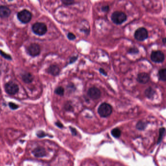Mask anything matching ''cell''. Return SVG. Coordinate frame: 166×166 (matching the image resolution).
<instances>
[{
	"instance_id": "cell-20",
	"label": "cell",
	"mask_w": 166,
	"mask_h": 166,
	"mask_svg": "<svg viewBox=\"0 0 166 166\" xmlns=\"http://www.w3.org/2000/svg\"><path fill=\"white\" fill-rule=\"evenodd\" d=\"M146 123L143 121H139L137 124V128L139 130H143L146 128Z\"/></svg>"
},
{
	"instance_id": "cell-16",
	"label": "cell",
	"mask_w": 166,
	"mask_h": 166,
	"mask_svg": "<svg viewBox=\"0 0 166 166\" xmlns=\"http://www.w3.org/2000/svg\"><path fill=\"white\" fill-rule=\"evenodd\" d=\"M159 79V80L166 82V69L165 68H162L159 70L158 72Z\"/></svg>"
},
{
	"instance_id": "cell-10",
	"label": "cell",
	"mask_w": 166,
	"mask_h": 166,
	"mask_svg": "<svg viewBox=\"0 0 166 166\" xmlns=\"http://www.w3.org/2000/svg\"><path fill=\"white\" fill-rule=\"evenodd\" d=\"M137 80L139 83L141 84H146L150 80V77L147 73H140L137 75Z\"/></svg>"
},
{
	"instance_id": "cell-4",
	"label": "cell",
	"mask_w": 166,
	"mask_h": 166,
	"mask_svg": "<svg viewBox=\"0 0 166 166\" xmlns=\"http://www.w3.org/2000/svg\"><path fill=\"white\" fill-rule=\"evenodd\" d=\"M134 37L137 40L142 42L146 40L148 38V32L144 27H140L135 31Z\"/></svg>"
},
{
	"instance_id": "cell-24",
	"label": "cell",
	"mask_w": 166,
	"mask_h": 166,
	"mask_svg": "<svg viewBox=\"0 0 166 166\" xmlns=\"http://www.w3.org/2000/svg\"><path fill=\"white\" fill-rule=\"evenodd\" d=\"M67 36L69 40H75V38H76V36H75V35L71 32L68 33Z\"/></svg>"
},
{
	"instance_id": "cell-11",
	"label": "cell",
	"mask_w": 166,
	"mask_h": 166,
	"mask_svg": "<svg viewBox=\"0 0 166 166\" xmlns=\"http://www.w3.org/2000/svg\"><path fill=\"white\" fill-rule=\"evenodd\" d=\"M34 156L37 157H43L46 155V151L45 148L42 147H38L35 148L32 151Z\"/></svg>"
},
{
	"instance_id": "cell-31",
	"label": "cell",
	"mask_w": 166,
	"mask_h": 166,
	"mask_svg": "<svg viewBox=\"0 0 166 166\" xmlns=\"http://www.w3.org/2000/svg\"><path fill=\"white\" fill-rule=\"evenodd\" d=\"M56 125H57L58 127H60V128H62L63 127V125L62 124V123L60 122H57L56 123Z\"/></svg>"
},
{
	"instance_id": "cell-14",
	"label": "cell",
	"mask_w": 166,
	"mask_h": 166,
	"mask_svg": "<svg viewBox=\"0 0 166 166\" xmlns=\"http://www.w3.org/2000/svg\"><path fill=\"white\" fill-rule=\"evenodd\" d=\"M155 94V90L152 87H149L147 88L145 91V95L148 99H154V96Z\"/></svg>"
},
{
	"instance_id": "cell-23",
	"label": "cell",
	"mask_w": 166,
	"mask_h": 166,
	"mask_svg": "<svg viewBox=\"0 0 166 166\" xmlns=\"http://www.w3.org/2000/svg\"><path fill=\"white\" fill-rule=\"evenodd\" d=\"M0 54L3 57L5 58L6 59H8V60H12V58H11V56L9 55H8V54H6V53H5V52H3L2 50H0Z\"/></svg>"
},
{
	"instance_id": "cell-15",
	"label": "cell",
	"mask_w": 166,
	"mask_h": 166,
	"mask_svg": "<svg viewBox=\"0 0 166 166\" xmlns=\"http://www.w3.org/2000/svg\"><path fill=\"white\" fill-rule=\"evenodd\" d=\"M22 79L25 83H30L32 82L34 78L32 74L29 73H26L22 75Z\"/></svg>"
},
{
	"instance_id": "cell-1",
	"label": "cell",
	"mask_w": 166,
	"mask_h": 166,
	"mask_svg": "<svg viewBox=\"0 0 166 166\" xmlns=\"http://www.w3.org/2000/svg\"><path fill=\"white\" fill-rule=\"evenodd\" d=\"M127 19L126 14L122 11H115L111 15V20L115 25H121L127 20Z\"/></svg>"
},
{
	"instance_id": "cell-3",
	"label": "cell",
	"mask_w": 166,
	"mask_h": 166,
	"mask_svg": "<svg viewBox=\"0 0 166 166\" xmlns=\"http://www.w3.org/2000/svg\"><path fill=\"white\" fill-rule=\"evenodd\" d=\"M32 31L37 35L43 36L45 35L47 31L46 25L43 23H36L33 25Z\"/></svg>"
},
{
	"instance_id": "cell-12",
	"label": "cell",
	"mask_w": 166,
	"mask_h": 166,
	"mask_svg": "<svg viewBox=\"0 0 166 166\" xmlns=\"http://www.w3.org/2000/svg\"><path fill=\"white\" fill-rule=\"evenodd\" d=\"M11 14V10L6 6H0V17L2 18H6L9 17Z\"/></svg>"
},
{
	"instance_id": "cell-6",
	"label": "cell",
	"mask_w": 166,
	"mask_h": 166,
	"mask_svg": "<svg viewBox=\"0 0 166 166\" xmlns=\"http://www.w3.org/2000/svg\"><path fill=\"white\" fill-rule=\"evenodd\" d=\"M151 60L155 63H162L165 60V55L160 50L152 51L151 55Z\"/></svg>"
},
{
	"instance_id": "cell-7",
	"label": "cell",
	"mask_w": 166,
	"mask_h": 166,
	"mask_svg": "<svg viewBox=\"0 0 166 166\" xmlns=\"http://www.w3.org/2000/svg\"><path fill=\"white\" fill-rule=\"evenodd\" d=\"M5 92L10 95H14L17 94L19 90L18 85L11 82L6 83L5 85Z\"/></svg>"
},
{
	"instance_id": "cell-17",
	"label": "cell",
	"mask_w": 166,
	"mask_h": 166,
	"mask_svg": "<svg viewBox=\"0 0 166 166\" xmlns=\"http://www.w3.org/2000/svg\"><path fill=\"white\" fill-rule=\"evenodd\" d=\"M111 134H112V136L114 137L119 138V137H120L121 132V131H120V130L118 129V128H115V129H114L112 131Z\"/></svg>"
},
{
	"instance_id": "cell-18",
	"label": "cell",
	"mask_w": 166,
	"mask_h": 166,
	"mask_svg": "<svg viewBox=\"0 0 166 166\" xmlns=\"http://www.w3.org/2000/svg\"><path fill=\"white\" fill-rule=\"evenodd\" d=\"M55 93L58 95L62 96L64 94V89L62 86H60L56 89Z\"/></svg>"
},
{
	"instance_id": "cell-8",
	"label": "cell",
	"mask_w": 166,
	"mask_h": 166,
	"mask_svg": "<svg viewBox=\"0 0 166 166\" xmlns=\"http://www.w3.org/2000/svg\"><path fill=\"white\" fill-rule=\"evenodd\" d=\"M28 53L32 57H36L40 53V47L37 43H32L27 48Z\"/></svg>"
},
{
	"instance_id": "cell-13",
	"label": "cell",
	"mask_w": 166,
	"mask_h": 166,
	"mask_svg": "<svg viewBox=\"0 0 166 166\" xmlns=\"http://www.w3.org/2000/svg\"><path fill=\"white\" fill-rule=\"evenodd\" d=\"M48 72L52 75L56 76L60 73V69L58 66L56 65H52L47 70Z\"/></svg>"
},
{
	"instance_id": "cell-27",
	"label": "cell",
	"mask_w": 166,
	"mask_h": 166,
	"mask_svg": "<svg viewBox=\"0 0 166 166\" xmlns=\"http://www.w3.org/2000/svg\"><path fill=\"white\" fill-rule=\"evenodd\" d=\"M67 88H68V89H69L72 91H75V89H76L75 86V85L72 83H69L67 86Z\"/></svg>"
},
{
	"instance_id": "cell-30",
	"label": "cell",
	"mask_w": 166,
	"mask_h": 166,
	"mask_svg": "<svg viewBox=\"0 0 166 166\" xmlns=\"http://www.w3.org/2000/svg\"><path fill=\"white\" fill-rule=\"evenodd\" d=\"M99 72L101 73V74H102L103 75H105V76H107V73L106 72L105 70L104 69L102 68H100L99 69Z\"/></svg>"
},
{
	"instance_id": "cell-5",
	"label": "cell",
	"mask_w": 166,
	"mask_h": 166,
	"mask_svg": "<svg viewBox=\"0 0 166 166\" xmlns=\"http://www.w3.org/2000/svg\"><path fill=\"white\" fill-rule=\"evenodd\" d=\"M32 15L30 11L25 9L19 12L17 15V17L20 21L23 23H27L31 21Z\"/></svg>"
},
{
	"instance_id": "cell-22",
	"label": "cell",
	"mask_w": 166,
	"mask_h": 166,
	"mask_svg": "<svg viewBox=\"0 0 166 166\" xmlns=\"http://www.w3.org/2000/svg\"><path fill=\"white\" fill-rule=\"evenodd\" d=\"M165 131V129L164 128H161L160 129V131H159V137L158 139V141H157V143L159 144V143H160V142L161 141L162 139V138H163V135L164 134Z\"/></svg>"
},
{
	"instance_id": "cell-32",
	"label": "cell",
	"mask_w": 166,
	"mask_h": 166,
	"mask_svg": "<svg viewBox=\"0 0 166 166\" xmlns=\"http://www.w3.org/2000/svg\"><path fill=\"white\" fill-rule=\"evenodd\" d=\"M71 132H72L73 134V135H76V134H77V132H76V130H75V129L74 128H71Z\"/></svg>"
},
{
	"instance_id": "cell-21",
	"label": "cell",
	"mask_w": 166,
	"mask_h": 166,
	"mask_svg": "<svg viewBox=\"0 0 166 166\" xmlns=\"http://www.w3.org/2000/svg\"><path fill=\"white\" fill-rule=\"evenodd\" d=\"M62 2L63 5H71L75 3V1L74 0H62Z\"/></svg>"
},
{
	"instance_id": "cell-26",
	"label": "cell",
	"mask_w": 166,
	"mask_h": 166,
	"mask_svg": "<svg viewBox=\"0 0 166 166\" xmlns=\"http://www.w3.org/2000/svg\"><path fill=\"white\" fill-rule=\"evenodd\" d=\"M37 135L38 137L42 138V137H45L46 135V134L44 132L42 131H40L38 132L37 133Z\"/></svg>"
},
{
	"instance_id": "cell-25",
	"label": "cell",
	"mask_w": 166,
	"mask_h": 166,
	"mask_svg": "<svg viewBox=\"0 0 166 166\" xmlns=\"http://www.w3.org/2000/svg\"><path fill=\"white\" fill-rule=\"evenodd\" d=\"M9 107L12 110L17 109L19 108V106L18 105L16 104L15 103H12V102H10L9 103Z\"/></svg>"
},
{
	"instance_id": "cell-9",
	"label": "cell",
	"mask_w": 166,
	"mask_h": 166,
	"mask_svg": "<svg viewBox=\"0 0 166 166\" xmlns=\"http://www.w3.org/2000/svg\"><path fill=\"white\" fill-rule=\"evenodd\" d=\"M101 92L98 88L93 87L90 88L87 91V95L90 98L95 100L98 99L101 97Z\"/></svg>"
},
{
	"instance_id": "cell-29",
	"label": "cell",
	"mask_w": 166,
	"mask_h": 166,
	"mask_svg": "<svg viewBox=\"0 0 166 166\" xmlns=\"http://www.w3.org/2000/svg\"><path fill=\"white\" fill-rule=\"evenodd\" d=\"M78 56H73V57H71V58L70 59L69 64H72L75 62L76 60H78Z\"/></svg>"
},
{
	"instance_id": "cell-2",
	"label": "cell",
	"mask_w": 166,
	"mask_h": 166,
	"mask_svg": "<svg viewBox=\"0 0 166 166\" xmlns=\"http://www.w3.org/2000/svg\"><path fill=\"white\" fill-rule=\"evenodd\" d=\"M112 108L111 105L108 103H102L99 106L97 112L100 117H107L112 113Z\"/></svg>"
},
{
	"instance_id": "cell-33",
	"label": "cell",
	"mask_w": 166,
	"mask_h": 166,
	"mask_svg": "<svg viewBox=\"0 0 166 166\" xmlns=\"http://www.w3.org/2000/svg\"><path fill=\"white\" fill-rule=\"evenodd\" d=\"M166 39L165 38H164L162 39V42H163V43H164V45H165L166 44Z\"/></svg>"
},
{
	"instance_id": "cell-19",
	"label": "cell",
	"mask_w": 166,
	"mask_h": 166,
	"mask_svg": "<svg viewBox=\"0 0 166 166\" xmlns=\"http://www.w3.org/2000/svg\"><path fill=\"white\" fill-rule=\"evenodd\" d=\"M139 52V49L137 47H136L135 46L130 48L128 50V53L130 54L135 55V54H138Z\"/></svg>"
},
{
	"instance_id": "cell-28",
	"label": "cell",
	"mask_w": 166,
	"mask_h": 166,
	"mask_svg": "<svg viewBox=\"0 0 166 166\" xmlns=\"http://www.w3.org/2000/svg\"><path fill=\"white\" fill-rule=\"evenodd\" d=\"M110 8L109 5H104L102 6V10L104 12H108L109 11Z\"/></svg>"
}]
</instances>
